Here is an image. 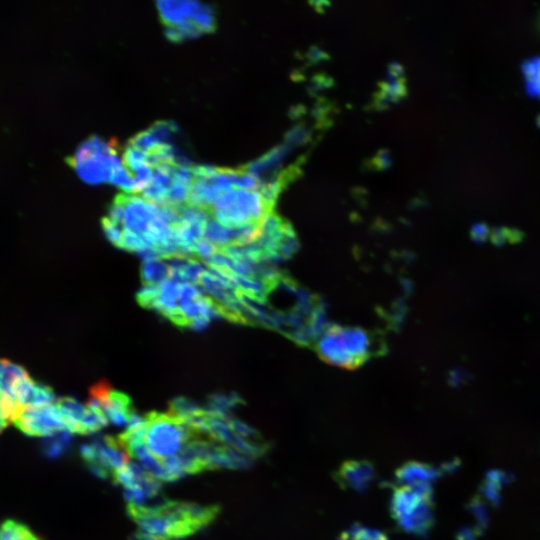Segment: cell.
Wrapping results in <instances>:
<instances>
[{"label":"cell","instance_id":"6da1fadb","mask_svg":"<svg viewBox=\"0 0 540 540\" xmlns=\"http://www.w3.org/2000/svg\"><path fill=\"white\" fill-rule=\"evenodd\" d=\"M277 192L276 187L267 184L260 189L234 186L206 212L227 227L261 225L272 213Z\"/></svg>","mask_w":540,"mask_h":540},{"label":"cell","instance_id":"7a4b0ae2","mask_svg":"<svg viewBox=\"0 0 540 540\" xmlns=\"http://www.w3.org/2000/svg\"><path fill=\"white\" fill-rule=\"evenodd\" d=\"M69 162L85 182H109L130 194L131 180L119 159V145L115 140L104 141L91 136L77 148Z\"/></svg>","mask_w":540,"mask_h":540},{"label":"cell","instance_id":"3957f363","mask_svg":"<svg viewBox=\"0 0 540 540\" xmlns=\"http://www.w3.org/2000/svg\"><path fill=\"white\" fill-rule=\"evenodd\" d=\"M185 504L164 498L153 504L128 503L126 510L141 532L156 540H176L199 531Z\"/></svg>","mask_w":540,"mask_h":540},{"label":"cell","instance_id":"277c9868","mask_svg":"<svg viewBox=\"0 0 540 540\" xmlns=\"http://www.w3.org/2000/svg\"><path fill=\"white\" fill-rule=\"evenodd\" d=\"M434 502L430 482H404L393 488L390 512L403 530L423 535L434 524Z\"/></svg>","mask_w":540,"mask_h":540},{"label":"cell","instance_id":"5b68a950","mask_svg":"<svg viewBox=\"0 0 540 540\" xmlns=\"http://www.w3.org/2000/svg\"><path fill=\"white\" fill-rule=\"evenodd\" d=\"M316 350L333 365L355 368L372 356L373 339L360 328L332 326L318 339Z\"/></svg>","mask_w":540,"mask_h":540},{"label":"cell","instance_id":"8992f818","mask_svg":"<svg viewBox=\"0 0 540 540\" xmlns=\"http://www.w3.org/2000/svg\"><path fill=\"white\" fill-rule=\"evenodd\" d=\"M158 11L166 26V36L181 41L212 32L216 27L213 9L195 1H158Z\"/></svg>","mask_w":540,"mask_h":540},{"label":"cell","instance_id":"52a82bcc","mask_svg":"<svg viewBox=\"0 0 540 540\" xmlns=\"http://www.w3.org/2000/svg\"><path fill=\"white\" fill-rule=\"evenodd\" d=\"M145 419V442L157 459L175 456L196 434L186 422L171 414L149 412Z\"/></svg>","mask_w":540,"mask_h":540},{"label":"cell","instance_id":"ba28073f","mask_svg":"<svg viewBox=\"0 0 540 540\" xmlns=\"http://www.w3.org/2000/svg\"><path fill=\"white\" fill-rule=\"evenodd\" d=\"M14 424L21 432L34 437L52 436L61 431H68L56 404L25 408Z\"/></svg>","mask_w":540,"mask_h":540},{"label":"cell","instance_id":"9c48e42d","mask_svg":"<svg viewBox=\"0 0 540 540\" xmlns=\"http://www.w3.org/2000/svg\"><path fill=\"white\" fill-rule=\"evenodd\" d=\"M96 400L108 421L116 426L127 424L131 414L135 412L131 398L111 386L104 388Z\"/></svg>","mask_w":540,"mask_h":540},{"label":"cell","instance_id":"30bf717a","mask_svg":"<svg viewBox=\"0 0 540 540\" xmlns=\"http://www.w3.org/2000/svg\"><path fill=\"white\" fill-rule=\"evenodd\" d=\"M97 449V462L109 472H114L129 462L126 451L121 447L117 438L103 435L92 441Z\"/></svg>","mask_w":540,"mask_h":540},{"label":"cell","instance_id":"8fae6325","mask_svg":"<svg viewBox=\"0 0 540 540\" xmlns=\"http://www.w3.org/2000/svg\"><path fill=\"white\" fill-rule=\"evenodd\" d=\"M372 472L371 465L366 462L348 461L340 467L337 479L343 486L353 489L364 488L372 479Z\"/></svg>","mask_w":540,"mask_h":540},{"label":"cell","instance_id":"7c38bea8","mask_svg":"<svg viewBox=\"0 0 540 540\" xmlns=\"http://www.w3.org/2000/svg\"><path fill=\"white\" fill-rule=\"evenodd\" d=\"M28 377L27 371L20 365L0 359V393L14 398L18 387Z\"/></svg>","mask_w":540,"mask_h":540},{"label":"cell","instance_id":"4fadbf2b","mask_svg":"<svg viewBox=\"0 0 540 540\" xmlns=\"http://www.w3.org/2000/svg\"><path fill=\"white\" fill-rule=\"evenodd\" d=\"M437 476V471L431 466L420 463L405 464L396 472L399 483L430 482Z\"/></svg>","mask_w":540,"mask_h":540},{"label":"cell","instance_id":"5bb4252c","mask_svg":"<svg viewBox=\"0 0 540 540\" xmlns=\"http://www.w3.org/2000/svg\"><path fill=\"white\" fill-rule=\"evenodd\" d=\"M140 277L143 284L160 285L170 278L168 264L158 260L144 261L140 269Z\"/></svg>","mask_w":540,"mask_h":540},{"label":"cell","instance_id":"9a60e30c","mask_svg":"<svg viewBox=\"0 0 540 540\" xmlns=\"http://www.w3.org/2000/svg\"><path fill=\"white\" fill-rule=\"evenodd\" d=\"M241 402V399L234 393H213L207 399L205 410L213 415L228 417L229 411Z\"/></svg>","mask_w":540,"mask_h":540},{"label":"cell","instance_id":"2e32d148","mask_svg":"<svg viewBox=\"0 0 540 540\" xmlns=\"http://www.w3.org/2000/svg\"><path fill=\"white\" fill-rule=\"evenodd\" d=\"M527 92L540 98V57L526 60L522 66Z\"/></svg>","mask_w":540,"mask_h":540},{"label":"cell","instance_id":"e0dca14e","mask_svg":"<svg viewBox=\"0 0 540 540\" xmlns=\"http://www.w3.org/2000/svg\"><path fill=\"white\" fill-rule=\"evenodd\" d=\"M0 540H40L26 525L6 520L0 525Z\"/></svg>","mask_w":540,"mask_h":540},{"label":"cell","instance_id":"ac0fdd59","mask_svg":"<svg viewBox=\"0 0 540 540\" xmlns=\"http://www.w3.org/2000/svg\"><path fill=\"white\" fill-rule=\"evenodd\" d=\"M204 410L195 401L183 396L174 397L169 402V413L184 421L202 413Z\"/></svg>","mask_w":540,"mask_h":540},{"label":"cell","instance_id":"d6986e66","mask_svg":"<svg viewBox=\"0 0 540 540\" xmlns=\"http://www.w3.org/2000/svg\"><path fill=\"white\" fill-rule=\"evenodd\" d=\"M507 480V476L503 472L492 471L486 475L483 483L484 495L493 503L500 502V488L502 483Z\"/></svg>","mask_w":540,"mask_h":540},{"label":"cell","instance_id":"ffe728a7","mask_svg":"<svg viewBox=\"0 0 540 540\" xmlns=\"http://www.w3.org/2000/svg\"><path fill=\"white\" fill-rule=\"evenodd\" d=\"M339 540H389L388 537L377 529L355 527L343 532Z\"/></svg>","mask_w":540,"mask_h":540},{"label":"cell","instance_id":"44dd1931","mask_svg":"<svg viewBox=\"0 0 540 540\" xmlns=\"http://www.w3.org/2000/svg\"><path fill=\"white\" fill-rule=\"evenodd\" d=\"M69 441H70L69 431L58 432L52 435V439H49V441L46 443L44 452L49 457L60 456L62 452L68 446Z\"/></svg>","mask_w":540,"mask_h":540},{"label":"cell","instance_id":"7402d4cb","mask_svg":"<svg viewBox=\"0 0 540 540\" xmlns=\"http://www.w3.org/2000/svg\"><path fill=\"white\" fill-rule=\"evenodd\" d=\"M158 291L159 285L143 284L137 293V302L144 308L153 309L158 296Z\"/></svg>","mask_w":540,"mask_h":540},{"label":"cell","instance_id":"603a6c76","mask_svg":"<svg viewBox=\"0 0 540 540\" xmlns=\"http://www.w3.org/2000/svg\"><path fill=\"white\" fill-rule=\"evenodd\" d=\"M102 228L108 240L115 246L122 248L123 230L104 217L102 219Z\"/></svg>","mask_w":540,"mask_h":540},{"label":"cell","instance_id":"cb8c5ba5","mask_svg":"<svg viewBox=\"0 0 540 540\" xmlns=\"http://www.w3.org/2000/svg\"><path fill=\"white\" fill-rule=\"evenodd\" d=\"M219 249L209 242L207 239L203 238L200 240L195 247V257H200L205 262L210 259Z\"/></svg>","mask_w":540,"mask_h":540},{"label":"cell","instance_id":"d4e9b609","mask_svg":"<svg viewBox=\"0 0 540 540\" xmlns=\"http://www.w3.org/2000/svg\"><path fill=\"white\" fill-rule=\"evenodd\" d=\"M131 540H156V539L140 531V532L134 533L131 536Z\"/></svg>","mask_w":540,"mask_h":540},{"label":"cell","instance_id":"484cf974","mask_svg":"<svg viewBox=\"0 0 540 540\" xmlns=\"http://www.w3.org/2000/svg\"><path fill=\"white\" fill-rule=\"evenodd\" d=\"M460 536L461 540H475V534L469 529L462 530Z\"/></svg>","mask_w":540,"mask_h":540},{"label":"cell","instance_id":"4316f807","mask_svg":"<svg viewBox=\"0 0 540 540\" xmlns=\"http://www.w3.org/2000/svg\"><path fill=\"white\" fill-rule=\"evenodd\" d=\"M9 424V422L3 418L0 417V433L4 430V428Z\"/></svg>","mask_w":540,"mask_h":540}]
</instances>
